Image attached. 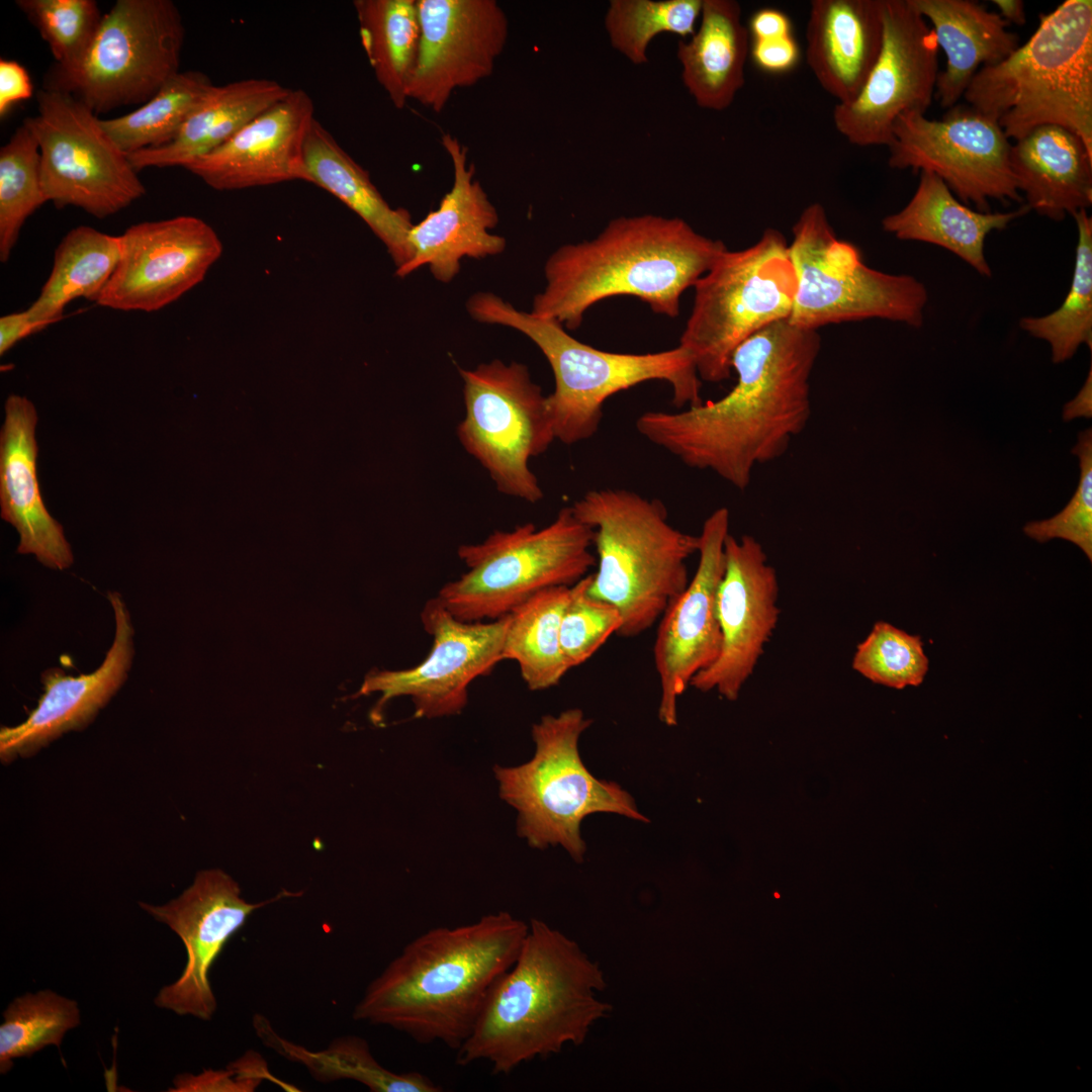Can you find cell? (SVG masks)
<instances>
[{
  "label": "cell",
  "instance_id": "obj_1",
  "mask_svg": "<svg viewBox=\"0 0 1092 1092\" xmlns=\"http://www.w3.org/2000/svg\"><path fill=\"white\" fill-rule=\"evenodd\" d=\"M820 349L818 331L777 322L736 348V383L724 396L679 412H645L636 430L686 466L744 490L754 469L781 458L806 429Z\"/></svg>",
  "mask_w": 1092,
  "mask_h": 1092
},
{
  "label": "cell",
  "instance_id": "obj_2",
  "mask_svg": "<svg viewBox=\"0 0 1092 1092\" xmlns=\"http://www.w3.org/2000/svg\"><path fill=\"white\" fill-rule=\"evenodd\" d=\"M529 924L506 911L410 941L367 986L357 1021L384 1025L419 1043L458 1050L490 992L518 958Z\"/></svg>",
  "mask_w": 1092,
  "mask_h": 1092
},
{
  "label": "cell",
  "instance_id": "obj_3",
  "mask_svg": "<svg viewBox=\"0 0 1092 1092\" xmlns=\"http://www.w3.org/2000/svg\"><path fill=\"white\" fill-rule=\"evenodd\" d=\"M517 960L497 981L467 1039L464 1066L484 1061L494 1074L583 1043L612 1006L599 996L605 973L580 945L532 918Z\"/></svg>",
  "mask_w": 1092,
  "mask_h": 1092
},
{
  "label": "cell",
  "instance_id": "obj_4",
  "mask_svg": "<svg viewBox=\"0 0 1092 1092\" xmlns=\"http://www.w3.org/2000/svg\"><path fill=\"white\" fill-rule=\"evenodd\" d=\"M727 249L678 217L620 216L593 240L564 245L549 256L546 285L530 312L576 330L595 303L628 295L675 317L682 293Z\"/></svg>",
  "mask_w": 1092,
  "mask_h": 1092
},
{
  "label": "cell",
  "instance_id": "obj_5",
  "mask_svg": "<svg viewBox=\"0 0 1092 1092\" xmlns=\"http://www.w3.org/2000/svg\"><path fill=\"white\" fill-rule=\"evenodd\" d=\"M1002 62L981 68L964 98L1009 140L1064 126L1092 152V1L1067 0Z\"/></svg>",
  "mask_w": 1092,
  "mask_h": 1092
},
{
  "label": "cell",
  "instance_id": "obj_6",
  "mask_svg": "<svg viewBox=\"0 0 1092 1092\" xmlns=\"http://www.w3.org/2000/svg\"><path fill=\"white\" fill-rule=\"evenodd\" d=\"M571 509L594 529L589 595L619 610V636L643 634L688 586L687 562L698 553L699 535L673 527L661 500L625 488L588 490Z\"/></svg>",
  "mask_w": 1092,
  "mask_h": 1092
},
{
  "label": "cell",
  "instance_id": "obj_7",
  "mask_svg": "<svg viewBox=\"0 0 1092 1092\" xmlns=\"http://www.w3.org/2000/svg\"><path fill=\"white\" fill-rule=\"evenodd\" d=\"M467 310L476 322L521 332L543 353L555 380L553 392L546 396L547 408L555 440L565 445L594 437L605 401L646 381L667 382L678 408L703 402L702 380L692 357L679 346L644 354L599 350L570 336L557 321L517 309L491 292L470 296Z\"/></svg>",
  "mask_w": 1092,
  "mask_h": 1092
},
{
  "label": "cell",
  "instance_id": "obj_8",
  "mask_svg": "<svg viewBox=\"0 0 1092 1092\" xmlns=\"http://www.w3.org/2000/svg\"><path fill=\"white\" fill-rule=\"evenodd\" d=\"M592 723L578 708L545 715L532 726L533 757L517 766L493 768L499 797L518 813V835L539 849L561 845L576 862L586 850L580 826L588 815L612 813L649 821L627 791L596 778L584 765L578 741Z\"/></svg>",
  "mask_w": 1092,
  "mask_h": 1092
},
{
  "label": "cell",
  "instance_id": "obj_9",
  "mask_svg": "<svg viewBox=\"0 0 1092 1092\" xmlns=\"http://www.w3.org/2000/svg\"><path fill=\"white\" fill-rule=\"evenodd\" d=\"M592 547L594 529L564 507L541 529L526 523L461 545L457 553L468 570L437 598L461 621L496 620L543 589L587 575L597 564Z\"/></svg>",
  "mask_w": 1092,
  "mask_h": 1092
},
{
  "label": "cell",
  "instance_id": "obj_10",
  "mask_svg": "<svg viewBox=\"0 0 1092 1092\" xmlns=\"http://www.w3.org/2000/svg\"><path fill=\"white\" fill-rule=\"evenodd\" d=\"M694 288L678 346L692 357L701 380L721 382L731 376L739 345L791 315L796 276L786 238L769 228L753 245L727 249Z\"/></svg>",
  "mask_w": 1092,
  "mask_h": 1092
},
{
  "label": "cell",
  "instance_id": "obj_11",
  "mask_svg": "<svg viewBox=\"0 0 1092 1092\" xmlns=\"http://www.w3.org/2000/svg\"><path fill=\"white\" fill-rule=\"evenodd\" d=\"M792 234L789 253L796 276L788 320L792 325L813 331L869 318L922 325L928 300L924 284L911 275L866 265L853 244L837 238L822 204L805 207Z\"/></svg>",
  "mask_w": 1092,
  "mask_h": 1092
},
{
  "label": "cell",
  "instance_id": "obj_12",
  "mask_svg": "<svg viewBox=\"0 0 1092 1092\" xmlns=\"http://www.w3.org/2000/svg\"><path fill=\"white\" fill-rule=\"evenodd\" d=\"M185 37L170 0H117L103 14L82 62L52 69L43 88L71 94L96 115L144 104L180 72Z\"/></svg>",
  "mask_w": 1092,
  "mask_h": 1092
},
{
  "label": "cell",
  "instance_id": "obj_13",
  "mask_svg": "<svg viewBox=\"0 0 1092 1092\" xmlns=\"http://www.w3.org/2000/svg\"><path fill=\"white\" fill-rule=\"evenodd\" d=\"M459 374L465 405L457 428L461 445L486 469L499 492L540 502L543 490L529 461L555 440L547 395L519 362L492 360L460 368Z\"/></svg>",
  "mask_w": 1092,
  "mask_h": 1092
},
{
  "label": "cell",
  "instance_id": "obj_14",
  "mask_svg": "<svg viewBox=\"0 0 1092 1092\" xmlns=\"http://www.w3.org/2000/svg\"><path fill=\"white\" fill-rule=\"evenodd\" d=\"M37 113L24 119L40 154L44 197L58 208L79 207L97 218L113 215L146 193L138 171L101 124L69 93L43 88Z\"/></svg>",
  "mask_w": 1092,
  "mask_h": 1092
},
{
  "label": "cell",
  "instance_id": "obj_15",
  "mask_svg": "<svg viewBox=\"0 0 1092 1092\" xmlns=\"http://www.w3.org/2000/svg\"><path fill=\"white\" fill-rule=\"evenodd\" d=\"M1011 143L996 121L969 104H956L941 119L918 112L900 115L892 129L889 166L939 177L966 205L989 212V200L1021 202L1010 169Z\"/></svg>",
  "mask_w": 1092,
  "mask_h": 1092
},
{
  "label": "cell",
  "instance_id": "obj_16",
  "mask_svg": "<svg viewBox=\"0 0 1092 1092\" xmlns=\"http://www.w3.org/2000/svg\"><path fill=\"white\" fill-rule=\"evenodd\" d=\"M883 38L878 59L857 96L836 103L833 123L851 145L889 146L896 119L925 114L938 75L935 35L908 0H882Z\"/></svg>",
  "mask_w": 1092,
  "mask_h": 1092
},
{
  "label": "cell",
  "instance_id": "obj_17",
  "mask_svg": "<svg viewBox=\"0 0 1092 1092\" xmlns=\"http://www.w3.org/2000/svg\"><path fill=\"white\" fill-rule=\"evenodd\" d=\"M421 620L433 637L429 655L407 669L372 671L360 688L358 695H381L371 714L374 722L380 721L383 706L400 696L412 699L417 718L459 714L469 685L503 660L509 614L491 622H464L436 597L424 606Z\"/></svg>",
  "mask_w": 1092,
  "mask_h": 1092
},
{
  "label": "cell",
  "instance_id": "obj_18",
  "mask_svg": "<svg viewBox=\"0 0 1092 1092\" xmlns=\"http://www.w3.org/2000/svg\"><path fill=\"white\" fill-rule=\"evenodd\" d=\"M299 895L282 891L272 899L250 903L242 897L239 884L230 875L209 869L198 872L179 897L164 905L140 902L143 910L181 938L187 954L182 974L159 991L155 1004L178 1015L210 1020L217 1003L209 972L228 940L257 909Z\"/></svg>",
  "mask_w": 1092,
  "mask_h": 1092
},
{
  "label": "cell",
  "instance_id": "obj_19",
  "mask_svg": "<svg viewBox=\"0 0 1092 1092\" xmlns=\"http://www.w3.org/2000/svg\"><path fill=\"white\" fill-rule=\"evenodd\" d=\"M119 237V260L97 304L155 311L200 283L219 259L215 231L192 215L130 225Z\"/></svg>",
  "mask_w": 1092,
  "mask_h": 1092
},
{
  "label": "cell",
  "instance_id": "obj_20",
  "mask_svg": "<svg viewBox=\"0 0 1092 1092\" xmlns=\"http://www.w3.org/2000/svg\"><path fill=\"white\" fill-rule=\"evenodd\" d=\"M725 570L717 595L722 635L719 655L698 672L690 687L738 699L754 672L780 618L779 579L760 542L730 533L725 540Z\"/></svg>",
  "mask_w": 1092,
  "mask_h": 1092
},
{
  "label": "cell",
  "instance_id": "obj_21",
  "mask_svg": "<svg viewBox=\"0 0 1092 1092\" xmlns=\"http://www.w3.org/2000/svg\"><path fill=\"white\" fill-rule=\"evenodd\" d=\"M730 512L722 507L704 521L699 535V563L686 589L659 619L653 660L660 685L658 718L677 724V699L693 677L719 655L722 635L717 595L725 570V540Z\"/></svg>",
  "mask_w": 1092,
  "mask_h": 1092
},
{
  "label": "cell",
  "instance_id": "obj_22",
  "mask_svg": "<svg viewBox=\"0 0 1092 1092\" xmlns=\"http://www.w3.org/2000/svg\"><path fill=\"white\" fill-rule=\"evenodd\" d=\"M418 58L407 98L441 112L452 94L489 77L509 37L495 0H417Z\"/></svg>",
  "mask_w": 1092,
  "mask_h": 1092
},
{
  "label": "cell",
  "instance_id": "obj_23",
  "mask_svg": "<svg viewBox=\"0 0 1092 1092\" xmlns=\"http://www.w3.org/2000/svg\"><path fill=\"white\" fill-rule=\"evenodd\" d=\"M108 600L115 632L103 662L93 672L78 676L59 668L42 673L43 693L36 707L22 723L0 730L3 763L29 757L65 733L86 728L126 680L134 653V631L120 594L110 592Z\"/></svg>",
  "mask_w": 1092,
  "mask_h": 1092
},
{
  "label": "cell",
  "instance_id": "obj_24",
  "mask_svg": "<svg viewBox=\"0 0 1092 1092\" xmlns=\"http://www.w3.org/2000/svg\"><path fill=\"white\" fill-rule=\"evenodd\" d=\"M314 119L310 96L302 89H291L223 145L185 169L220 191L295 180L310 183L304 145Z\"/></svg>",
  "mask_w": 1092,
  "mask_h": 1092
},
{
  "label": "cell",
  "instance_id": "obj_25",
  "mask_svg": "<svg viewBox=\"0 0 1092 1092\" xmlns=\"http://www.w3.org/2000/svg\"><path fill=\"white\" fill-rule=\"evenodd\" d=\"M441 143L453 166V184L438 208L413 224L408 234L412 257L395 270L398 277L428 266L435 279L447 283L459 273L462 259L494 256L506 248L505 238L490 233L498 214L474 178L467 149L450 133H444Z\"/></svg>",
  "mask_w": 1092,
  "mask_h": 1092
},
{
  "label": "cell",
  "instance_id": "obj_26",
  "mask_svg": "<svg viewBox=\"0 0 1092 1092\" xmlns=\"http://www.w3.org/2000/svg\"><path fill=\"white\" fill-rule=\"evenodd\" d=\"M0 433L1 518L18 535L17 552L32 554L42 565L69 568L73 552L63 527L48 512L37 480V414L25 396L10 394Z\"/></svg>",
  "mask_w": 1092,
  "mask_h": 1092
},
{
  "label": "cell",
  "instance_id": "obj_27",
  "mask_svg": "<svg viewBox=\"0 0 1092 1092\" xmlns=\"http://www.w3.org/2000/svg\"><path fill=\"white\" fill-rule=\"evenodd\" d=\"M882 38V0L811 2L807 64L837 103L857 96L878 59Z\"/></svg>",
  "mask_w": 1092,
  "mask_h": 1092
},
{
  "label": "cell",
  "instance_id": "obj_28",
  "mask_svg": "<svg viewBox=\"0 0 1092 1092\" xmlns=\"http://www.w3.org/2000/svg\"><path fill=\"white\" fill-rule=\"evenodd\" d=\"M1010 169L1026 205L1062 220L1092 203V152L1082 139L1057 124L1039 125L1011 145Z\"/></svg>",
  "mask_w": 1092,
  "mask_h": 1092
},
{
  "label": "cell",
  "instance_id": "obj_29",
  "mask_svg": "<svg viewBox=\"0 0 1092 1092\" xmlns=\"http://www.w3.org/2000/svg\"><path fill=\"white\" fill-rule=\"evenodd\" d=\"M1029 211L1026 204L1008 212L973 209L959 200L939 177L922 171L909 202L900 211L885 216L882 226L899 240L941 247L979 274L990 277L992 272L984 253L987 236L1006 229Z\"/></svg>",
  "mask_w": 1092,
  "mask_h": 1092
},
{
  "label": "cell",
  "instance_id": "obj_30",
  "mask_svg": "<svg viewBox=\"0 0 1092 1092\" xmlns=\"http://www.w3.org/2000/svg\"><path fill=\"white\" fill-rule=\"evenodd\" d=\"M928 19L938 47L946 56L944 71L938 73L935 97L944 108L964 96L975 74L996 65L1018 47L1017 34L999 13L971 0H908Z\"/></svg>",
  "mask_w": 1092,
  "mask_h": 1092
},
{
  "label": "cell",
  "instance_id": "obj_31",
  "mask_svg": "<svg viewBox=\"0 0 1092 1092\" xmlns=\"http://www.w3.org/2000/svg\"><path fill=\"white\" fill-rule=\"evenodd\" d=\"M290 91L264 78L213 85L170 143L129 154L127 158L138 172L152 167L185 168L223 145Z\"/></svg>",
  "mask_w": 1092,
  "mask_h": 1092
},
{
  "label": "cell",
  "instance_id": "obj_32",
  "mask_svg": "<svg viewBox=\"0 0 1092 1092\" xmlns=\"http://www.w3.org/2000/svg\"><path fill=\"white\" fill-rule=\"evenodd\" d=\"M749 32L733 0H703L701 22L689 40L677 43L681 80L704 109L728 108L745 82Z\"/></svg>",
  "mask_w": 1092,
  "mask_h": 1092
},
{
  "label": "cell",
  "instance_id": "obj_33",
  "mask_svg": "<svg viewBox=\"0 0 1092 1092\" xmlns=\"http://www.w3.org/2000/svg\"><path fill=\"white\" fill-rule=\"evenodd\" d=\"M304 161L310 183L327 190L353 210L383 243L396 270L412 257L408 234L412 216L393 208L363 169L316 119L307 132Z\"/></svg>",
  "mask_w": 1092,
  "mask_h": 1092
},
{
  "label": "cell",
  "instance_id": "obj_34",
  "mask_svg": "<svg viewBox=\"0 0 1092 1092\" xmlns=\"http://www.w3.org/2000/svg\"><path fill=\"white\" fill-rule=\"evenodd\" d=\"M261 1041L285 1059L300 1064L318 1082L352 1080L372 1092H439L442 1087L419 1072L397 1073L377 1062L368 1042L356 1035L335 1038L324 1050L311 1051L279 1035L263 1015L255 1014Z\"/></svg>",
  "mask_w": 1092,
  "mask_h": 1092
},
{
  "label": "cell",
  "instance_id": "obj_35",
  "mask_svg": "<svg viewBox=\"0 0 1092 1092\" xmlns=\"http://www.w3.org/2000/svg\"><path fill=\"white\" fill-rule=\"evenodd\" d=\"M119 260V237L79 225L55 251L51 274L37 299L26 309L48 327L62 318L67 304L84 297L96 301Z\"/></svg>",
  "mask_w": 1092,
  "mask_h": 1092
},
{
  "label": "cell",
  "instance_id": "obj_36",
  "mask_svg": "<svg viewBox=\"0 0 1092 1092\" xmlns=\"http://www.w3.org/2000/svg\"><path fill=\"white\" fill-rule=\"evenodd\" d=\"M570 586L543 589L509 614L503 660L518 663L531 691L557 686L570 669L560 645V624Z\"/></svg>",
  "mask_w": 1092,
  "mask_h": 1092
},
{
  "label": "cell",
  "instance_id": "obj_37",
  "mask_svg": "<svg viewBox=\"0 0 1092 1092\" xmlns=\"http://www.w3.org/2000/svg\"><path fill=\"white\" fill-rule=\"evenodd\" d=\"M362 46L376 80L397 109L404 107L419 50L417 0H356Z\"/></svg>",
  "mask_w": 1092,
  "mask_h": 1092
},
{
  "label": "cell",
  "instance_id": "obj_38",
  "mask_svg": "<svg viewBox=\"0 0 1092 1092\" xmlns=\"http://www.w3.org/2000/svg\"><path fill=\"white\" fill-rule=\"evenodd\" d=\"M199 71L179 72L133 111L101 124L126 155L170 143L212 88Z\"/></svg>",
  "mask_w": 1092,
  "mask_h": 1092
},
{
  "label": "cell",
  "instance_id": "obj_39",
  "mask_svg": "<svg viewBox=\"0 0 1092 1092\" xmlns=\"http://www.w3.org/2000/svg\"><path fill=\"white\" fill-rule=\"evenodd\" d=\"M1073 217L1078 230L1075 268L1063 303L1049 314L1019 322L1023 331L1050 344L1056 364L1071 359L1083 344L1092 349V217L1086 209Z\"/></svg>",
  "mask_w": 1092,
  "mask_h": 1092
},
{
  "label": "cell",
  "instance_id": "obj_40",
  "mask_svg": "<svg viewBox=\"0 0 1092 1092\" xmlns=\"http://www.w3.org/2000/svg\"><path fill=\"white\" fill-rule=\"evenodd\" d=\"M0 1025V1072L13 1060L31 1057L48 1045L60 1046L66 1032L80 1023L78 1003L51 990L25 993L3 1012Z\"/></svg>",
  "mask_w": 1092,
  "mask_h": 1092
},
{
  "label": "cell",
  "instance_id": "obj_41",
  "mask_svg": "<svg viewBox=\"0 0 1092 1092\" xmlns=\"http://www.w3.org/2000/svg\"><path fill=\"white\" fill-rule=\"evenodd\" d=\"M703 0H612L605 28L612 47L634 65L648 62L650 41L661 32L695 33Z\"/></svg>",
  "mask_w": 1092,
  "mask_h": 1092
},
{
  "label": "cell",
  "instance_id": "obj_42",
  "mask_svg": "<svg viewBox=\"0 0 1092 1092\" xmlns=\"http://www.w3.org/2000/svg\"><path fill=\"white\" fill-rule=\"evenodd\" d=\"M47 199L37 141L22 123L0 149V260L5 263L25 220Z\"/></svg>",
  "mask_w": 1092,
  "mask_h": 1092
},
{
  "label": "cell",
  "instance_id": "obj_43",
  "mask_svg": "<svg viewBox=\"0 0 1092 1092\" xmlns=\"http://www.w3.org/2000/svg\"><path fill=\"white\" fill-rule=\"evenodd\" d=\"M17 7L38 30L56 61L53 69L70 71L88 52L103 14L94 0H17Z\"/></svg>",
  "mask_w": 1092,
  "mask_h": 1092
},
{
  "label": "cell",
  "instance_id": "obj_44",
  "mask_svg": "<svg viewBox=\"0 0 1092 1092\" xmlns=\"http://www.w3.org/2000/svg\"><path fill=\"white\" fill-rule=\"evenodd\" d=\"M851 667L874 684L902 690L923 682L929 660L920 636L879 621L857 644Z\"/></svg>",
  "mask_w": 1092,
  "mask_h": 1092
},
{
  "label": "cell",
  "instance_id": "obj_45",
  "mask_svg": "<svg viewBox=\"0 0 1092 1092\" xmlns=\"http://www.w3.org/2000/svg\"><path fill=\"white\" fill-rule=\"evenodd\" d=\"M588 573L570 586L560 624V645L569 668L587 661L622 626L619 610L588 593Z\"/></svg>",
  "mask_w": 1092,
  "mask_h": 1092
},
{
  "label": "cell",
  "instance_id": "obj_46",
  "mask_svg": "<svg viewBox=\"0 0 1092 1092\" xmlns=\"http://www.w3.org/2000/svg\"><path fill=\"white\" fill-rule=\"evenodd\" d=\"M1072 453L1079 459L1080 477L1068 505L1056 516L1027 523L1023 532L1044 543L1064 539L1077 545L1092 560V436L1082 433Z\"/></svg>",
  "mask_w": 1092,
  "mask_h": 1092
},
{
  "label": "cell",
  "instance_id": "obj_47",
  "mask_svg": "<svg viewBox=\"0 0 1092 1092\" xmlns=\"http://www.w3.org/2000/svg\"><path fill=\"white\" fill-rule=\"evenodd\" d=\"M269 1081L288 1091L289 1084L276 1078L269 1070L266 1060L250 1050L230 1063L224 1070H205L198 1075L180 1074L174 1080L175 1092H252L262 1082Z\"/></svg>",
  "mask_w": 1092,
  "mask_h": 1092
},
{
  "label": "cell",
  "instance_id": "obj_48",
  "mask_svg": "<svg viewBox=\"0 0 1092 1092\" xmlns=\"http://www.w3.org/2000/svg\"><path fill=\"white\" fill-rule=\"evenodd\" d=\"M750 55L760 70L782 74L793 70L800 60V48L793 36L752 39Z\"/></svg>",
  "mask_w": 1092,
  "mask_h": 1092
},
{
  "label": "cell",
  "instance_id": "obj_49",
  "mask_svg": "<svg viewBox=\"0 0 1092 1092\" xmlns=\"http://www.w3.org/2000/svg\"><path fill=\"white\" fill-rule=\"evenodd\" d=\"M33 93L32 83L26 69L13 60H0V116L5 117L19 101Z\"/></svg>",
  "mask_w": 1092,
  "mask_h": 1092
},
{
  "label": "cell",
  "instance_id": "obj_50",
  "mask_svg": "<svg viewBox=\"0 0 1092 1092\" xmlns=\"http://www.w3.org/2000/svg\"><path fill=\"white\" fill-rule=\"evenodd\" d=\"M47 327L34 321L27 310L12 312L0 317V355H4L22 339L38 333Z\"/></svg>",
  "mask_w": 1092,
  "mask_h": 1092
},
{
  "label": "cell",
  "instance_id": "obj_51",
  "mask_svg": "<svg viewBox=\"0 0 1092 1092\" xmlns=\"http://www.w3.org/2000/svg\"><path fill=\"white\" fill-rule=\"evenodd\" d=\"M747 29L752 39H767L793 34L788 15L774 8L755 11L749 19Z\"/></svg>",
  "mask_w": 1092,
  "mask_h": 1092
},
{
  "label": "cell",
  "instance_id": "obj_52",
  "mask_svg": "<svg viewBox=\"0 0 1092 1092\" xmlns=\"http://www.w3.org/2000/svg\"><path fill=\"white\" fill-rule=\"evenodd\" d=\"M1078 418H1092V367L1090 365L1088 376L1077 393L1063 407V420L1069 422Z\"/></svg>",
  "mask_w": 1092,
  "mask_h": 1092
},
{
  "label": "cell",
  "instance_id": "obj_53",
  "mask_svg": "<svg viewBox=\"0 0 1092 1092\" xmlns=\"http://www.w3.org/2000/svg\"><path fill=\"white\" fill-rule=\"evenodd\" d=\"M1001 17L1008 23L1023 25L1026 22L1024 3L1021 0H993Z\"/></svg>",
  "mask_w": 1092,
  "mask_h": 1092
}]
</instances>
